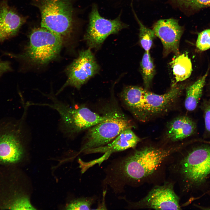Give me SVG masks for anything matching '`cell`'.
Returning a JSON list of instances; mask_svg holds the SVG:
<instances>
[{
  "mask_svg": "<svg viewBox=\"0 0 210 210\" xmlns=\"http://www.w3.org/2000/svg\"><path fill=\"white\" fill-rule=\"evenodd\" d=\"M24 20L5 2L0 5V30L4 40L15 35Z\"/></svg>",
  "mask_w": 210,
  "mask_h": 210,
  "instance_id": "cell-14",
  "label": "cell"
},
{
  "mask_svg": "<svg viewBox=\"0 0 210 210\" xmlns=\"http://www.w3.org/2000/svg\"><path fill=\"white\" fill-rule=\"evenodd\" d=\"M204 119L206 130L210 133V104L205 109Z\"/></svg>",
  "mask_w": 210,
  "mask_h": 210,
  "instance_id": "cell-23",
  "label": "cell"
},
{
  "mask_svg": "<svg viewBox=\"0 0 210 210\" xmlns=\"http://www.w3.org/2000/svg\"><path fill=\"white\" fill-rule=\"evenodd\" d=\"M208 73V69L203 76L186 88L185 106L188 111H193L197 107L202 96Z\"/></svg>",
  "mask_w": 210,
  "mask_h": 210,
  "instance_id": "cell-16",
  "label": "cell"
},
{
  "mask_svg": "<svg viewBox=\"0 0 210 210\" xmlns=\"http://www.w3.org/2000/svg\"><path fill=\"white\" fill-rule=\"evenodd\" d=\"M180 148L146 146L115 159L105 169L103 183L115 194L123 192L125 186L153 174L167 158Z\"/></svg>",
  "mask_w": 210,
  "mask_h": 210,
  "instance_id": "cell-1",
  "label": "cell"
},
{
  "mask_svg": "<svg viewBox=\"0 0 210 210\" xmlns=\"http://www.w3.org/2000/svg\"><path fill=\"white\" fill-rule=\"evenodd\" d=\"M106 115V119L89 129L79 153L105 146L123 131L132 126L130 120L118 110L110 111Z\"/></svg>",
  "mask_w": 210,
  "mask_h": 210,
  "instance_id": "cell-6",
  "label": "cell"
},
{
  "mask_svg": "<svg viewBox=\"0 0 210 210\" xmlns=\"http://www.w3.org/2000/svg\"><path fill=\"white\" fill-rule=\"evenodd\" d=\"M182 9L192 10L210 6V0H172Z\"/></svg>",
  "mask_w": 210,
  "mask_h": 210,
  "instance_id": "cell-20",
  "label": "cell"
},
{
  "mask_svg": "<svg viewBox=\"0 0 210 210\" xmlns=\"http://www.w3.org/2000/svg\"><path fill=\"white\" fill-rule=\"evenodd\" d=\"M139 27V40L140 44L145 51H149L152 46L153 40L156 36L154 31L146 27L136 16Z\"/></svg>",
  "mask_w": 210,
  "mask_h": 210,
  "instance_id": "cell-19",
  "label": "cell"
},
{
  "mask_svg": "<svg viewBox=\"0 0 210 210\" xmlns=\"http://www.w3.org/2000/svg\"><path fill=\"white\" fill-rule=\"evenodd\" d=\"M99 70V66L90 49L80 52L78 57L68 67L67 80L57 94L67 86L80 89Z\"/></svg>",
  "mask_w": 210,
  "mask_h": 210,
  "instance_id": "cell-11",
  "label": "cell"
},
{
  "mask_svg": "<svg viewBox=\"0 0 210 210\" xmlns=\"http://www.w3.org/2000/svg\"><path fill=\"white\" fill-rule=\"evenodd\" d=\"M27 110L24 107L22 116L18 120L0 123V165L15 164L23 156L24 143L29 137L25 123Z\"/></svg>",
  "mask_w": 210,
  "mask_h": 210,
  "instance_id": "cell-4",
  "label": "cell"
},
{
  "mask_svg": "<svg viewBox=\"0 0 210 210\" xmlns=\"http://www.w3.org/2000/svg\"><path fill=\"white\" fill-rule=\"evenodd\" d=\"M29 38L26 55L33 62L47 63L55 58L60 51L62 37L46 28L41 27L34 29Z\"/></svg>",
  "mask_w": 210,
  "mask_h": 210,
  "instance_id": "cell-8",
  "label": "cell"
},
{
  "mask_svg": "<svg viewBox=\"0 0 210 210\" xmlns=\"http://www.w3.org/2000/svg\"><path fill=\"white\" fill-rule=\"evenodd\" d=\"M34 4L41 13V27L61 37L71 33L73 9L69 0H37Z\"/></svg>",
  "mask_w": 210,
  "mask_h": 210,
  "instance_id": "cell-5",
  "label": "cell"
},
{
  "mask_svg": "<svg viewBox=\"0 0 210 210\" xmlns=\"http://www.w3.org/2000/svg\"><path fill=\"white\" fill-rule=\"evenodd\" d=\"M128 25L121 21L119 17L109 20L102 17L95 5L92 7L89 16V25L84 40L90 48L97 49L109 35L118 33Z\"/></svg>",
  "mask_w": 210,
  "mask_h": 210,
  "instance_id": "cell-9",
  "label": "cell"
},
{
  "mask_svg": "<svg viewBox=\"0 0 210 210\" xmlns=\"http://www.w3.org/2000/svg\"><path fill=\"white\" fill-rule=\"evenodd\" d=\"M178 172L189 187L202 183L210 174V146L195 148L179 162Z\"/></svg>",
  "mask_w": 210,
  "mask_h": 210,
  "instance_id": "cell-7",
  "label": "cell"
},
{
  "mask_svg": "<svg viewBox=\"0 0 210 210\" xmlns=\"http://www.w3.org/2000/svg\"><path fill=\"white\" fill-rule=\"evenodd\" d=\"M49 103H32L33 106H47L56 110L60 116V128L67 137H71L103 121L106 114L101 116L83 105H70L54 96L48 97Z\"/></svg>",
  "mask_w": 210,
  "mask_h": 210,
  "instance_id": "cell-3",
  "label": "cell"
},
{
  "mask_svg": "<svg viewBox=\"0 0 210 210\" xmlns=\"http://www.w3.org/2000/svg\"><path fill=\"white\" fill-rule=\"evenodd\" d=\"M96 200L95 197H83L75 200L66 207L67 210H90Z\"/></svg>",
  "mask_w": 210,
  "mask_h": 210,
  "instance_id": "cell-21",
  "label": "cell"
},
{
  "mask_svg": "<svg viewBox=\"0 0 210 210\" xmlns=\"http://www.w3.org/2000/svg\"><path fill=\"white\" fill-rule=\"evenodd\" d=\"M4 40L1 32L0 30V41Z\"/></svg>",
  "mask_w": 210,
  "mask_h": 210,
  "instance_id": "cell-25",
  "label": "cell"
},
{
  "mask_svg": "<svg viewBox=\"0 0 210 210\" xmlns=\"http://www.w3.org/2000/svg\"><path fill=\"white\" fill-rule=\"evenodd\" d=\"M170 64L176 83L186 80L191 75L192 63L186 53L176 55Z\"/></svg>",
  "mask_w": 210,
  "mask_h": 210,
  "instance_id": "cell-17",
  "label": "cell"
},
{
  "mask_svg": "<svg viewBox=\"0 0 210 210\" xmlns=\"http://www.w3.org/2000/svg\"><path fill=\"white\" fill-rule=\"evenodd\" d=\"M196 44L197 48L201 51H204L210 49V29L198 33Z\"/></svg>",
  "mask_w": 210,
  "mask_h": 210,
  "instance_id": "cell-22",
  "label": "cell"
},
{
  "mask_svg": "<svg viewBox=\"0 0 210 210\" xmlns=\"http://www.w3.org/2000/svg\"><path fill=\"white\" fill-rule=\"evenodd\" d=\"M140 66L145 89L150 87L155 73V66L149 51H145L142 58Z\"/></svg>",
  "mask_w": 210,
  "mask_h": 210,
  "instance_id": "cell-18",
  "label": "cell"
},
{
  "mask_svg": "<svg viewBox=\"0 0 210 210\" xmlns=\"http://www.w3.org/2000/svg\"><path fill=\"white\" fill-rule=\"evenodd\" d=\"M124 199L130 209H149L156 210H180L179 198L174 192L172 184L166 183L156 186L139 201L133 202Z\"/></svg>",
  "mask_w": 210,
  "mask_h": 210,
  "instance_id": "cell-10",
  "label": "cell"
},
{
  "mask_svg": "<svg viewBox=\"0 0 210 210\" xmlns=\"http://www.w3.org/2000/svg\"><path fill=\"white\" fill-rule=\"evenodd\" d=\"M195 129V124L191 119L186 116H180L168 124L166 135L171 141H178L192 135Z\"/></svg>",
  "mask_w": 210,
  "mask_h": 210,
  "instance_id": "cell-15",
  "label": "cell"
},
{
  "mask_svg": "<svg viewBox=\"0 0 210 210\" xmlns=\"http://www.w3.org/2000/svg\"><path fill=\"white\" fill-rule=\"evenodd\" d=\"M183 86L175 84L167 92L155 94L141 87H125L120 93L123 104L138 120L145 122L168 110L181 93Z\"/></svg>",
  "mask_w": 210,
  "mask_h": 210,
  "instance_id": "cell-2",
  "label": "cell"
},
{
  "mask_svg": "<svg viewBox=\"0 0 210 210\" xmlns=\"http://www.w3.org/2000/svg\"><path fill=\"white\" fill-rule=\"evenodd\" d=\"M153 30L160 40L163 46L164 54L173 53L179 54V44L183 28L177 20L173 18L160 19L155 23Z\"/></svg>",
  "mask_w": 210,
  "mask_h": 210,
  "instance_id": "cell-12",
  "label": "cell"
},
{
  "mask_svg": "<svg viewBox=\"0 0 210 210\" xmlns=\"http://www.w3.org/2000/svg\"><path fill=\"white\" fill-rule=\"evenodd\" d=\"M11 70L10 63L0 60V77L4 73Z\"/></svg>",
  "mask_w": 210,
  "mask_h": 210,
  "instance_id": "cell-24",
  "label": "cell"
},
{
  "mask_svg": "<svg viewBox=\"0 0 210 210\" xmlns=\"http://www.w3.org/2000/svg\"><path fill=\"white\" fill-rule=\"evenodd\" d=\"M140 141V139L132 131L131 128L126 129L118 134L113 140L106 145L98 148L86 150L85 154L103 153L104 154L98 159L87 162L90 167L94 165H100L107 160L112 153L135 147Z\"/></svg>",
  "mask_w": 210,
  "mask_h": 210,
  "instance_id": "cell-13",
  "label": "cell"
}]
</instances>
